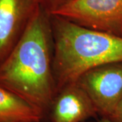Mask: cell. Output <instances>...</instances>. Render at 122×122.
Masks as SVG:
<instances>
[{"label":"cell","mask_w":122,"mask_h":122,"mask_svg":"<svg viewBox=\"0 0 122 122\" xmlns=\"http://www.w3.org/2000/svg\"><path fill=\"white\" fill-rule=\"evenodd\" d=\"M98 117L90 98L76 82L57 92L48 115L51 122H85Z\"/></svg>","instance_id":"8992f818"},{"label":"cell","mask_w":122,"mask_h":122,"mask_svg":"<svg viewBox=\"0 0 122 122\" xmlns=\"http://www.w3.org/2000/svg\"><path fill=\"white\" fill-rule=\"evenodd\" d=\"M76 83L90 98L98 116L110 118L122 99V62L89 70Z\"/></svg>","instance_id":"277c9868"},{"label":"cell","mask_w":122,"mask_h":122,"mask_svg":"<svg viewBox=\"0 0 122 122\" xmlns=\"http://www.w3.org/2000/svg\"><path fill=\"white\" fill-rule=\"evenodd\" d=\"M96 122H97V121H96Z\"/></svg>","instance_id":"8fae6325"},{"label":"cell","mask_w":122,"mask_h":122,"mask_svg":"<svg viewBox=\"0 0 122 122\" xmlns=\"http://www.w3.org/2000/svg\"><path fill=\"white\" fill-rule=\"evenodd\" d=\"M39 6L49 14L54 12L57 9L65 4L69 0H35Z\"/></svg>","instance_id":"ba28073f"},{"label":"cell","mask_w":122,"mask_h":122,"mask_svg":"<svg viewBox=\"0 0 122 122\" xmlns=\"http://www.w3.org/2000/svg\"><path fill=\"white\" fill-rule=\"evenodd\" d=\"M50 15L56 92L75 83L89 70L122 62V37L90 29Z\"/></svg>","instance_id":"7a4b0ae2"},{"label":"cell","mask_w":122,"mask_h":122,"mask_svg":"<svg viewBox=\"0 0 122 122\" xmlns=\"http://www.w3.org/2000/svg\"><path fill=\"white\" fill-rule=\"evenodd\" d=\"M96 121L98 122H112L110 119L107 117H100L98 118Z\"/></svg>","instance_id":"30bf717a"},{"label":"cell","mask_w":122,"mask_h":122,"mask_svg":"<svg viewBox=\"0 0 122 122\" xmlns=\"http://www.w3.org/2000/svg\"><path fill=\"white\" fill-rule=\"evenodd\" d=\"M44 119L34 106L0 86V122H41Z\"/></svg>","instance_id":"52a82bcc"},{"label":"cell","mask_w":122,"mask_h":122,"mask_svg":"<svg viewBox=\"0 0 122 122\" xmlns=\"http://www.w3.org/2000/svg\"><path fill=\"white\" fill-rule=\"evenodd\" d=\"M110 119L113 122H122V99Z\"/></svg>","instance_id":"9c48e42d"},{"label":"cell","mask_w":122,"mask_h":122,"mask_svg":"<svg viewBox=\"0 0 122 122\" xmlns=\"http://www.w3.org/2000/svg\"><path fill=\"white\" fill-rule=\"evenodd\" d=\"M50 15L39 5L26 30L0 65V86L12 92L48 117L56 87Z\"/></svg>","instance_id":"6da1fadb"},{"label":"cell","mask_w":122,"mask_h":122,"mask_svg":"<svg viewBox=\"0 0 122 122\" xmlns=\"http://www.w3.org/2000/svg\"><path fill=\"white\" fill-rule=\"evenodd\" d=\"M50 14L122 37V0H69Z\"/></svg>","instance_id":"3957f363"},{"label":"cell","mask_w":122,"mask_h":122,"mask_svg":"<svg viewBox=\"0 0 122 122\" xmlns=\"http://www.w3.org/2000/svg\"><path fill=\"white\" fill-rule=\"evenodd\" d=\"M38 5L35 0H0V65L21 38Z\"/></svg>","instance_id":"5b68a950"}]
</instances>
